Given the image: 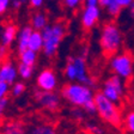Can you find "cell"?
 <instances>
[{
    "label": "cell",
    "instance_id": "836d02e7",
    "mask_svg": "<svg viewBox=\"0 0 134 134\" xmlns=\"http://www.w3.org/2000/svg\"><path fill=\"white\" fill-rule=\"evenodd\" d=\"M86 6H97L98 5V0H85Z\"/></svg>",
    "mask_w": 134,
    "mask_h": 134
},
{
    "label": "cell",
    "instance_id": "7402d4cb",
    "mask_svg": "<svg viewBox=\"0 0 134 134\" xmlns=\"http://www.w3.org/2000/svg\"><path fill=\"white\" fill-rule=\"evenodd\" d=\"M121 6L119 5V4L116 3V0H111V3H110V5L108 6V12L110 16H113L114 18H117V16L120 14L121 12Z\"/></svg>",
    "mask_w": 134,
    "mask_h": 134
},
{
    "label": "cell",
    "instance_id": "cb8c5ba5",
    "mask_svg": "<svg viewBox=\"0 0 134 134\" xmlns=\"http://www.w3.org/2000/svg\"><path fill=\"white\" fill-rule=\"evenodd\" d=\"M24 91H25V85L22 83V81L14 83L13 86H12V89H11L12 95H13L14 97H18V96L23 95V92H24Z\"/></svg>",
    "mask_w": 134,
    "mask_h": 134
},
{
    "label": "cell",
    "instance_id": "8fae6325",
    "mask_svg": "<svg viewBox=\"0 0 134 134\" xmlns=\"http://www.w3.org/2000/svg\"><path fill=\"white\" fill-rule=\"evenodd\" d=\"M18 28H17L14 24H7L4 28L3 32H1V36H0V42H1V46L8 48L13 43V41L17 38L18 36Z\"/></svg>",
    "mask_w": 134,
    "mask_h": 134
},
{
    "label": "cell",
    "instance_id": "d6986e66",
    "mask_svg": "<svg viewBox=\"0 0 134 134\" xmlns=\"http://www.w3.org/2000/svg\"><path fill=\"white\" fill-rule=\"evenodd\" d=\"M123 125L129 133L134 134V111H129L126 115L125 120H123Z\"/></svg>",
    "mask_w": 134,
    "mask_h": 134
},
{
    "label": "cell",
    "instance_id": "8992f818",
    "mask_svg": "<svg viewBox=\"0 0 134 134\" xmlns=\"http://www.w3.org/2000/svg\"><path fill=\"white\" fill-rule=\"evenodd\" d=\"M34 98L42 108H44L48 111H56L60 108V104H61L60 103V96L54 91L47 92L38 90V91L35 92Z\"/></svg>",
    "mask_w": 134,
    "mask_h": 134
},
{
    "label": "cell",
    "instance_id": "d4e9b609",
    "mask_svg": "<svg viewBox=\"0 0 134 134\" xmlns=\"http://www.w3.org/2000/svg\"><path fill=\"white\" fill-rule=\"evenodd\" d=\"M8 90H10V85L0 81V99L6 98V95L8 93Z\"/></svg>",
    "mask_w": 134,
    "mask_h": 134
},
{
    "label": "cell",
    "instance_id": "277c9868",
    "mask_svg": "<svg viewBox=\"0 0 134 134\" xmlns=\"http://www.w3.org/2000/svg\"><path fill=\"white\" fill-rule=\"evenodd\" d=\"M61 96L73 104L74 107L83 108L86 103L93 99L95 95L92 93L91 89L83 84H67L61 89Z\"/></svg>",
    "mask_w": 134,
    "mask_h": 134
},
{
    "label": "cell",
    "instance_id": "52a82bcc",
    "mask_svg": "<svg viewBox=\"0 0 134 134\" xmlns=\"http://www.w3.org/2000/svg\"><path fill=\"white\" fill-rule=\"evenodd\" d=\"M36 84L41 91H47V92L54 91L56 85H58L55 73L52 70H49V68H46V70L41 71L40 74L37 75Z\"/></svg>",
    "mask_w": 134,
    "mask_h": 134
},
{
    "label": "cell",
    "instance_id": "603a6c76",
    "mask_svg": "<svg viewBox=\"0 0 134 134\" xmlns=\"http://www.w3.org/2000/svg\"><path fill=\"white\" fill-rule=\"evenodd\" d=\"M86 131L87 133L86 134H105L104 129L100 127V126L96 125V123H86Z\"/></svg>",
    "mask_w": 134,
    "mask_h": 134
},
{
    "label": "cell",
    "instance_id": "5bb4252c",
    "mask_svg": "<svg viewBox=\"0 0 134 134\" xmlns=\"http://www.w3.org/2000/svg\"><path fill=\"white\" fill-rule=\"evenodd\" d=\"M100 92H102L109 100H111L113 103H120L121 98H122V96H123L122 92H120L119 90H116L111 84L108 83L107 80H105V83H104L103 90H102Z\"/></svg>",
    "mask_w": 134,
    "mask_h": 134
},
{
    "label": "cell",
    "instance_id": "f1b7e54d",
    "mask_svg": "<svg viewBox=\"0 0 134 134\" xmlns=\"http://www.w3.org/2000/svg\"><path fill=\"white\" fill-rule=\"evenodd\" d=\"M7 56V48L4 47V46H0V61H3Z\"/></svg>",
    "mask_w": 134,
    "mask_h": 134
},
{
    "label": "cell",
    "instance_id": "44dd1931",
    "mask_svg": "<svg viewBox=\"0 0 134 134\" xmlns=\"http://www.w3.org/2000/svg\"><path fill=\"white\" fill-rule=\"evenodd\" d=\"M71 116H72L77 122H81V121H84V119H85V111H84L81 108L74 107V108L71 110Z\"/></svg>",
    "mask_w": 134,
    "mask_h": 134
},
{
    "label": "cell",
    "instance_id": "2e32d148",
    "mask_svg": "<svg viewBox=\"0 0 134 134\" xmlns=\"http://www.w3.org/2000/svg\"><path fill=\"white\" fill-rule=\"evenodd\" d=\"M48 25V20L46 14L41 12H36L31 18V28L34 31H42Z\"/></svg>",
    "mask_w": 134,
    "mask_h": 134
},
{
    "label": "cell",
    "instance_id": "7a4b0ae2",
    "mask_svg": "<svg viewBox=\"0 0 134 134\" xmlns=\"http://www.w3.org/2000/svg\"><path fill=\"white\" fill-rule=\"evenodd\" d=\"M41 34L43 37V53L48 58H53L66 35V24L64 22H56L47 25Z\"/></svg>",
    "mask_w": 134,
    "mask_h": 134
},
{
    "label": "cell",
    "instance_id": "83f0119b",
    "mask_svg": "<svg viewBox=\"0 0 134 134\" xmlns=\"http://www.w3.org/2000/svg\"><path fill=\"white\" fill-rule=\"evenodd\" d=\"M7 104H8V98L7 97L0 99V119L3 117L4 111H5V109L7 108Z\"/></svg>",
    "mask_w": 134,
    "mask_h": 134
},
{
    "label": "cell",
    "instance_id": "ba28073f",
    "mask_svg": "<svg viewBox=\"0 0 134 134\" xmlns=\"http://www.w3.org/2000/svg\"><path fill=\"white\" fill-rule=\"evenodd\" d=\"M17 77H18V70L12 61L5 60L0 64V81L1 83L12 85L16 83Z\"/></svg>",
    "mask_w": 134,
    "mask_h": 134
},
{
    "label": "cell",
    "instance_id": "e575fe53",
    "mask_svg": "<svg viewBox=\"0 0 134 134\" xmlns=\"http://www.w3.org/2000/svg\"><path fill=\"white\" fill-rule=\"evenodd\" d=\"M129 12H131L132 18H134V0H133V3L131 4V6H129Z\"/></svg>",
    "mask_w": 134,
    "mask_h": 134
},
{
    "label": "cell",
    "instance_id": "3957f363",
    "mask_svg": "<svg viewBox=\"0 0 134 134\" xmlns=\"http://www.w3.org/2000/svg\"><path fill=\"white\" fill-rule=\"evenodd\" d=\"M99 44L104 58L110 59L111 56H115L121 46V32L115 23L109 22L103 25L100 31Z\"/></svg>",
    "mask_w": 134,
    "mask_h": 134
},
{
    "label": "cell",
    "instance_id": "9c48e42d",
    "mask_svg": "<svg viewBox=\"0 0 134 134\" xmlns=\"http://www.w3.org/2000/svg\"><path fill=\"white\" fill-rule=\"evenodd\" d=\"M98 17H99V8L98 6H86L83 12V17H81V24L83 28L89 30L91 29L95 23L97 22Z\"/></svg>",
    "mask_w": 134,
    "mask_h": 134
},
{
    "label": "cell",
    "instance_id": "e0dca14e",
    "mask_svg": "<svg viewBox=\"0 0 134 134\" xmlns=\"http://www.w3.org/2000/svg\"><path fill=\"white\" fill-rule=\"evenodd\" d=\"M18 56H19L20 64L28 65V66H32V67H34L35 62H36V59H37L36 53L32 52V50H30V49H26V50H24V52H22V53H19Z\"/></svg>",
    "mask_w": 134,
    "mask_h": 134
},
{
    "label": "cell",
    "instance_id": "6da1fadb",
    "mask_svg": "<svg viewBox=\"0 0 134 134\" xmlns=\"http://www.w3.org/2000/svg\"><path fill=\"white\" fill-rule=\"evenodd\" d=\"M93 99H95L96 110H97L98 116H99L104 122H108L109 125H111L113 127L120 129L123 125L121 109L115 103H113L111 100H109L100 91L96 92Z\"/></svg>",
    "mask_w": 134,
    "mask_h": 134
},
{
    "label": "cell",
    "instance_id": "1f68e13d",
    "mask_svg": "<svg viewBox=\"0 0 134 134\" xmlns=\"http://www.w3.org/2000/svg\"><path fill=\"white\" fill-rule=\"evenodd\" d=\"M111 3V0H98V5L100 7H108Z\"/></svg>",
    "mask_w": 134,
    "mask_h": 134
},
{
    "label": "cell",
    "instance_id": "4fadbf2b",
    "mask_svg": "<svg viewBox=\"0 0 134 134\" xmlns=\"http://www.w3.org/2000/svg\"><path fill=\"white\" fill-rule=\"evenodd\" d=\"M26 134H58L55 127L47 122H38L28 127Z\"/></svg>",
    "mask_w": 134,
    "mask_h": 134
},
{
    "label": "cell",
    "instance_id": "5b68a950",
    "mask_svg": "<svg viewBox=\"0 0 134 134\" xmlns=\"http://www.w3.org/2000/svg\"><path fill=\"white\" fill-rule=\"evenodd\" d=\"M110 66L117 75L129 79L133 73V55L129 52H123L122 54L111 59Z\"/></svg>",
    "mask_w": 134,
    "mask_h": 134
},
{
    "label": "cell",
    "instance_id": "9a60e30c",
    "mask_svg": "<svg viewBox=\"0 0 134 134\" xmlns=\"http://www.w3.org/2000/svg\"><path fill=\"white\" fill-rule=\"evenodd\" d=\"M28 49L32 50L35 53L43 50V37H42L41 31H32L30 40H29Z\"/></svg>",
    "mask_w": 134,
    "mask_h": 134
},
{
    "label": "cell",
    "instance_id": "4316f807",
    "mask_svg": "<svg viewBox=\"0 0 134 134\" xmlns=\"http://www.w3.org/2000/svg\"><path fill=\"white\" fill-rule=\"evenodd\" d=\"M80 1L81 0H64V4L68 8H74L80 4Z\"/></svg>",
    "mask_w": 134,
    "mask_h": 134
},
{
    "label": "cell",
    "instance_id": "ac0fdd59",
    "mask_svg": "<svg viewBox=\"0 0 134 134\" xmlns=\"http://www.w3.org/2000/svg\"><path fill=\"white\" fill-rule=\"evenodd\" d=\"M18 70V75H19L22 79H30L32 77V73H34V67L32 66H28V65H24V64H20L18 65L17 67Z\"/></svg>",
    "mask_w": 134,
    "mask_h": 134
},
{
    "label": "cell",
    "instance_id": "4dcf8cb0",
    "mask_svg": "<svg viewBox=\"0 0 134 134\" xmlns=\"http://www.w3.org/2000/svg\"><path fill=\"white\" fill-rule=\"evenodd\" d=\"M116 3L119 4L121 7H127V6H129L133 3V0H116Z\"/></svg>",
    "mask_w": 134,
    "mask_h": 134
},
{
    "label": "cell",
    "instance_id": "d6a6232c",
    "mask_svg": "<svg viewBox=\"0 0 134 134\" xmlns=\"http://www.w3.org/2000/svg\"><path fill=\"white\" fill-rule=\"evenodd\" d=\"M22 1L20 0H11V5L13 8H19L20 6H22Z\"/></svg>",
    "mask_w": 134,
    "mask_h": 134
},
{
    "label": "cell",
    "instance_id": "30bf717a",
    "mask_svg": "<svg viewBox=\"0 0 134 134\" xmlns=\"http://www.w3.org/2000/svg\"><path fill=\"white\" fill-rule=\"evenodd\" d=\"M32 31L34 29L31 28V25H25L19 30L18 36H17V50H18V54L28 49L29 40H30Z\"/></svg>",
    "mask_w": 134,
    "mask_h": 134
},
{
    "label": "cell",
    "instance_id": "7c38bea8",
    "mask_svg": "<svg viewBox=\"0 0 134 134\" xmlns=\"http://www.w3.org/2000/svg\"><path fill=\"white\" fill-rule=\"evenodd\" d=\"M26 127L22 121L12 120L4 123L0 133L1 134H26Z\"/></svg>",
    "mask_w": 134,
    "mask_h": 134
},
{
    "label": "cell",
    "instance_id": "d590c367",
    "mask_svg": "<svg viewBox=\"0 0 134 134\" xmlns=\"http://www.w3.org/2000/svg\"><path fill=\"white\" fill-rule=\"evenodd\" d=\"M132 103H133V107H134V95H133V99H132Z\"/></svg>",
    "mask_w": 134,
    "mask_h": 134
},
{
    "label": "cell",
    "instance_id": "ffe728a7",
    "mask_svg": "<svg viewBox=\"0 0 134 134\" xmlns=\"http://www.w3.org/2000/svg\"><path fill=\"white\" fill-rule=\"evenodd\" d=\"M65 75H66L68 79H71V80L77 79L75 67H74V65H73V62H72V60H71V59H70V61H68V64L66 65V68H65Z\"/></svg>",
    "mask_w": 134,
    "mask_h": 134
},
{
    "label": "cell",
    "instance_id": "f546056e",
    "mask_svg": "<svg viewBox=\"0 0 134 134\" xmlns=\"http://www.w3.org/2000/svg\"><path fill=\"white\" fill-rule=\"evenodd\" d=\"M29 1H30V5L32 6V7L38 8L43 5V1H44V0H29Z\"/></svg>",
    "mask_w": 134,
    "mask_h": 134
},
{
    "label": "cell",
    "instance_id": "8d00e7d4",
    "mask_svg": "<svg viewBox=\"0 0 134 134\" xmlns=\"http://www.w3.org/2000/svg\"><path fill=\"white\" fill-rule=\"evenodd\" d=\"M20 1H22V3H26V1H28V0H20Z\"/></svg>",
    "mask_w": 134,
    "mask_h": 134
},
{
    "label": "cell",
    "instance_id": "484cf974",
    "mask_svg": "<svg viewBox=\"0 0 134 134\" xmlns=\"http://www.w3.org/2000/svg\"><path fill=\"white\" fill-rule=\"evenodd\" d=\"M10 4H11V0H0V16L7 11Z\"/></svg>",
    "mask_w": 134,
    "mask_h": 134
}]
</instances>
